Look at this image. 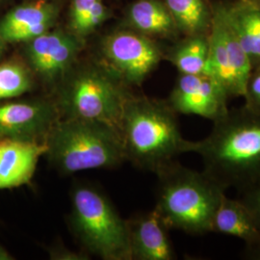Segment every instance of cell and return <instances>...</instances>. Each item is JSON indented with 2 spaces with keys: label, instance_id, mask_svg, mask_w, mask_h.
Masks as SVG:
<instances>
[{
  "label": "cell",
  "instance_id": "8fae6325",
  "mask_svg": "<svg viewBox=\"0 0 260 260\" xmlns=\"http://www.w3.org/2000/svg\"><path fill=\"white\" fill-rule=\"evenodd\" d=\"M26 54L31 68L47 82L63 78L80 49L77 39L63 32H48L28 42Z\"/></svg>",
  "mask_w": 260,
  "mask_h": 260
},
{
  "label": "cell",
  "instance_id": "83f0119b",
  "mask_svg": "<svg viewBox=\"0 0 260 260\" xmlns=\"http://www.w3.org/2000/svg\"><path fill=\"white\" fill-rule=\"evenodd\" d=\"M3 40L0 37V56L2 54V50H3Z\"/></svg>",
  "mask_w": 260,
  "mask_h": 260
},
{
  "label": "cell",
  "instance_id": "9a60e30c",
  "mask_svg": "<svg viewBox=\"0 0 260 260\" xmlns=\"http://www.w3.org/2000/svg\"><path fill=\"white\" fill-rule=\"evenodd\" d=\"M229 21L252 68L260 65V6L251 0L224 4Z\"/></svg>",
  "mask_w": 260,
  "mask_h": 260
},
{
  "label": "cell",
  "instance_id": "5b68a950",
  "mask_svg": "<svg viewBox=\"0 0 260 260\" xmlns=\"http://www.w3.org/2000/svg\"><path fill=\"white\" fill-rule=\"evenodd\" d=\"M71 225L84 247L106 260H131L128 221L98 189L78 185L72 193Z\"/></svg>",
  "mask_w": 260,
  "mask_h": 260
},
{
  "label": "cell",
  "instance_id": "44dd1931",
  "mask_svg": "<svg viewBox=\"0 0 260 260\" xmlns=\"http://www.w3.org/2000/svg\"><path fill=\"white\" fill-rule=\"evenodd\" d=\"M238 199L247 207L260 232V181L240 192Z\"/></svg>",
  "mask_w": 260,
  "mask_h": 260
},
{
  "label": "cell",
  "instance_id": "52a82bcc",
  "mask_svg": "<svg viewBox=\"0 0 260 260\" xmlns=\"http://www.w3.org/2000/svg\"><path fill=\"white\" fill-rule=\"evenodd\" d=\"M213 6L209 50L204 74L221 85L230 99L244 98L252 66L232 27L223 3Z\"/></svg>",
  "mask_w": 260,
  "mask_h": 260
},
{
  "label": "cell",
  "instance_id": "5bb4252c",
  "mask_svg": "<svg viewBox=\"0 0 260 260\" xmlns=\"http://www.w3.org/2000/svg\"><path fill=\"white\" fill-rule=\"evenodd\" d=\"M54 18V9L45 3L13 10L0 22V37L4 42L20 43L46 33Z\"/></svg>",
  "mask_w": 260,
  "mask_h": 260
},
{
  "label": "cell",
  "instance_id": "f1b7e54d",
  "mask_svg": "<svg viewBox=\"0 0 260 260\" xmlns=\"http://www.w3.org/2000/svg\"><path fill=\"white\" fill-rule=\"evenodd\" d=\"M251 1H253V2H255L257 5H259L260 6V0H251Z\"/></svg>",
  "mask_w": 260,
  "mask_h": 260
},
{
  "label": "cell",
  "instance_id": "4fadbf2b",
  "mask_svg": "<svg viewBox=\"0 0 260 260\" xmlns=\"http://www.w3.org/2000/svg\"><path fill=\"white\" fill-rule=\"evenodd\" d=\"M131 258L172 260L176 253L168 228L155 209L128 221Z\"/></svg>",
  "mask_w": 260,
  "mask_h": 260
},
{
  "label": "cell",
  "instance_id": "30bf717a",
  "mask_svg": "<svg viewBox=\"0 0 260 260\" xmlns=\"http://www.w3.org/2000/svg\"><path fill=\"white\" fill-rule=\"evenodd\" d=\"M229 100L221 85L209 75H180L168 103L177 114L196 115L214 121L229 110Z\"/></svg>",
  "mask_w": 260,
  "mask_h": 260
},
{
  "label": "cell",
  "instance_id": "9c48e42d",
  "mask_svg": "<svg viewBox=\"0 0 260 260\" xmlns=\"http://www.w3.org/2000/svg\"><path fill=\"white\" fill-rule=\"evenodd\" d=\"M60 115L54 102L32 100L0 104V140L46 142Z\"/></svg>",
  "mask_w": 260,
  "mask_h": 260
},
{
  "label": "cell",
  "instance_id": "7402d4cb",
  "mask_svg": "<svg viewBox=\"0 0 260 260\" xmlns=\"http://www.w3.org/2000/svg\"><path fill=\"white\" fill-rule=\"evenodd\" d=\"M245 104L248 108L260 113V65L251 70L244 95Z\"/></svg>",
  "mask_w": 260,
  "mask_h": 260
},
{
  "label": "cell",
  "instance_id": "ba28073f",
  "mask_svg": "<svg viewBox=\"0 0 260 260\" xmlns=\"http://www.w3.org/2000/svg\"><path fill=\"white\" fill-rule=\"evenodd\" d=\"M103 54L115 73L128 83L140 85L161 62L164 53L144 34L121 32L108 38Z\"/></svg>",
  "mask_w": 260,
  "mask_h": 260
},
{
  "label": "cell",
  "instance_id": "7c38bea8",
  "mask_svg": "<svg viewBox=\"0 0 260 260\" xmlns=\"http://www.w3.org/2000/svg\"><path fill=\"white\" fill-rule=\"evenodd\" d=\"M47 150L46 142L0 140V190L28 184Z\"/></svg>",
  "mask_w": 260,
  "mask_h": 260
},
{
  "label": "cell",
  "instance_id": "e0dca14e",
  "mask_svg": "<svg viewBox=\"0 0 260 260\" xmlns=\"http://www.w3.org/2000/svg\"><path fill=\"white\" fill-rule=\"evenodd\" d=\"M165 5L177 30L186 36L209 34L213 6L207 0H166Z\"/></svg>",
  "mask_w": 260,
  "mask_h": 260
},
{
  "label": "cell",
  "instance_id": "484cf974",
  "mask_svg": "<svg viewBox=\"0 0 260 260\" xmlns=\"http://www.w3.org/2000/svg\"><path fill=\"white\" fill-rule=\"evenodd\" d=\"M245 257L250 259L260 260V241L246 246Z\"/></svg>",
  "mask_w": 260,
  "mask_h": 260
},
{
  "label": "cell",
  "instance_id": "ac0fdd59",
  "mask_svg": "<svg viewBox=\"0 0 260 260\" xmlns=\"http://www.w3.org/2000/svg\"><path fill=\"white\" fill-rule=\"evenodd\" d=\"M129 16L133 26L146 36H170L177 30L167 6L158 0L135 2Z\"/></svg>",
  "mask_w": 260,
  "mask_h": 260
},
{
  "label": "cell",
  "instance_id": "277c9868",
  "mask_svg": "<svg viewBox=\"0 0 260 260\" xmlns=\"http://www.w3.org/2000/svg\"><path fill=\"white\" fill-rule=\"evenodd\" d=\"M46 144L45 156L65 175L113 168L125 160L120 131L102 121L60 119Z\"/></svg>",
  "mask_w": 260,
  "mask_h": 260
},
{
  "label": "cell",
  "instance_id": "8992f818",
  "mask_svg": "<svg viewBox=\"0 0 260 260\" xmlns=\"http://www.w3.org/2000/svg\"><path fill=\"white\" fill-rule=\"evenodd\" d=\"M131 95L112 74L90 67L70 77L54 103L60 119L102 121L120 131L123 109Z\"/></svg>",
  "mask_w": 260,
  "mask_h": 260
},
{
  "label": "cell",
  "instance_id": "603a6c76",
  "mask_svg": "<svg viewBox=\"0 0 260 260\" xmlns=\"http://www.w3.org/2000/svg\"><path fill=\"white\" fill-rule=\"evenodd\" d=\"M106 16V10L103 6V3L100 0H96L93 5V7L90 10L86 19L84 20L81 27L79 29V34H87L90 31L96 27L99 24H101L105 19Z\"/></svg>",
  "mask_w": 260,
  "mask_h": 260
},
{
  "label": "cell",
  "instance_id": "2e32d148",
  "mask_svg": "<svg viewBox=\"0 0 260 260\" xmlns=\"http://www.w3.org/2000/svg\"><path fill=\"white\" fill-rule=\"evenodd\" d=\"M211 233L239 238L246 246L260 241V232L247 207L224 194L214 214Z\"/></svg>",
  "mask_w": 260,
  "mask_h": 260
},
{
  "label": "cell",
  "instance_id": "ffe728a7",
  "mask_svg": "<svg viewBox=\"0 0 260 260\" xmlns=\"http://www.w3.org/2000/svg\"><path fill=\"white\" fill-rule=\"evenodd\" d=\"M31 87L32 78L24 66L18 62L0 65V101L18 98Z\"/></svg>",
  "mask_w": 260,
  "mask_h": 260
},
{
  "label": "cell",
  "instance_id": "4316f807",
  "mask_svg": "<svg viewBox=\"0 0 260 260\" xmlns=\"http://www.w3.org/2000/svg\"><path fill=\"white\" fill-rule=\"evenodd\" d=\"M13 259L12 255L8 251H6L3 247L0 246V260H11Z\"/></svg>",
  "mask_w": 260,
  "mask_h": 260
},
{
  "label": "cell",
  "instance_id": "3957f363",
  "mask_svg": "<svg viewBox=\"0 0 260 260\" xmlns=\"http://www.w3.org/2000/svg\"><path fill=\"white\" fill-rule=\"evenodd\" d=\"M155 210L169 229L188 234L211 233L214 214L225 189L205 172L172 162L156 173Z\"/></svg>",
  "mask_w": 260,
  "mask_h": 260
},
{
  "label": "cell",
  "instance_id": "cb8c5ba5",
  "mask_svg": "<svg viewBox=\"0 0 260 260\" xmlns=\"http://www.w3.org/2000/svg\"><path fill=\"white\" fill-rule=\"evenodd\" d=\"M96 0H75L73 4L72 9V21L73 26L76 30V32H79V29L81 27L84 20L87 18L91 8L93 7L94 2Z\"/></svg>",
  "mask_w": 260,
  "mask_h": 260
},
{
  "label": "cell",
  "instance_id": "d4e9b609",
  "mask_svg": "<svg viewBox=\"0 0 260 260\" xmlns=\"http://www.w3.org/2000/svg\"><path fill=\"white\" fill-rule=\"evenodd\" d=\"M49 258L52 260H87L89 257L87 254L72 251L63 245H55L48 249Z\"/></svg>",
  "mask_w": 260,
  "mask_h": 260
},
{
  "label": "cell",
  "instance_id": "7a4b0ae2",
  "mask_svg": "<svg viewBox=\"0 0 260 260\" xmlns=\"http://www.w3.org/2000/svg\"><path fill=\"white\" fill-rule=\"evenodd\" d=\"M120 133L125 160L155 174L178 155L191 152L193 141L182 137L177 113L168 102L131 95L121 116Z\"/></svg>",
  "mask_w": 260,
  "mask_h": 260
},
{
  "label": "cell",
  "instance_id": "6da1fadb",
  "mask_svg": "<svg viewBox=\"0 0 260 260\" xmlns=\"http://www.w3.org/2000/svg\"><path fill=\"white\" fill-rule=\"evenodd\" d=\"M210 134L193 141L205 172L226 190L239 192L260 181V113L243 105L214 121Z\"/></svg>",
  "mask_w": 260,
  "mask_h": 260
},
{
  "label": "cell",
  "instance_id": "d6986e66",
  "mask_svg": "<svg viewBox=\"0 0 260 260\" xmlns=\"http://www.w3.org/2000/svg\"><path fill=\"white\" fill-rule=\"evenodd\" d=\"M208 35L187 36L169 53V60L180 75H201L208 58Z\"/></svg>",
  "mask_w": 260,
  "mask_h": 260
}]
</instances>
